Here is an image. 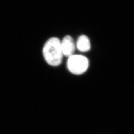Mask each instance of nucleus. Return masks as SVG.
Here are the masks:
<instances>
[{
    "instance_id": "obj_1",
    "label": "nucleus",
    "mask_w": 134,
    "mask_h": 134,
    "mask_svg": "<svg viewBox=\"0 0 134 134\" xmlns=\"http://www.w3.org/2000/svg\"><path fill=\"white\" fill-rule=\"evenodd\" d=\"M43 55L46 62L52 66H58L62 61L61 41L56 37L48 39L43 48Z\"/></svg>"
},
{
    "instance_id": "obj_2",
    "label": "nucleus",
    "mask_w": 134,
    "mask_h": 134,
    "mask_svg": "<svg viewBox=\"0 0 134 134\" xmlns=\"http://www.w3.org/2000/svg\"><path fill=\"white\" fill-rule=\"evenodd\" d=\"M89 67L87 58L79 55H72L69 57L67 62L68 70L73 74L81 75L86 72Z\"/></svg>"
},
{
    "instance_id": "obj_3",
    "label": "nucleus",
    "mask_w": 134,
    "mask_h": 134,
    "mask_svg": "<svg viewBox=\"0 0 134 134\" xmlns=\"http://www.w3.org/2000/svg\"><path fill=\"white\" fill-rule=\"evenodd\" d=\"M61 46L63 56L70 57L75 50V45L74 40L70 35H67L61 41Z\"/></svg>"
},
{
    "instance_id": "obj_4",
    "label": "nucleus",
    "mask_w": 134,
    "mask_h": 134,
    "mask_svg": "<svg viewBox=\"0 0 134 134\" xmlns=\"http://www.w3.org/2000/svg\"><path fill=\"white\" fill-rule=\"evenodd\" d=\"M77 48L82 52H86L90 50L91 43L87 36L82 35L79 37L77 41Z\"/></svg>"
}]
</instances>
